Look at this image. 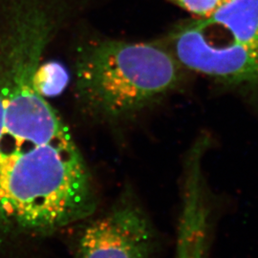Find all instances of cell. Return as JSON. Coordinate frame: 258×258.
<instances>
[{
  "mask_svg": "<svg viewBox=\"0 0 258 258\" xmlns=\"http://www.w3.org/2000/svg\"><path fill=\"white\" fill-rule=\"evenodd\" d=\"M96 206L90 171L55 111H4L0 87V232L47 235Z\"/></svg>",
  "mask_w": 258,
  "mask_h": 258,
  "instance_id": "6da1fadb",
  "label": "cell"
},
{
  "mask_svg": "<svg viewBox=\"0 0 258 258\" xmlns=\"http://www.w3.org/2000/svg\"><path fill=\"white\" fill-rule=\"evenodd\" d=\"M182 65L157 43L102 40L81 51L76 93L86 110L117 120L147 108L174 90Z\"/></svg>",
  "mask_w": 258,
  "mask_h": 258,
  "instance_id": "7a4b0ae2",
  "label": "cell"
},
{
  "mask_svg": "<svg viewBox=\"0 0 258 258\" xmlns=\"http://www.w3.org/2000/svg\"><path fill=\"white\" fill-rule=\"evenodd\" d=\"M155 232L132 197L122 198L81 231L77 258H153Z\"/></svg>",
  "mask_w": 258,
  "mask_h": 258,
  "instance_id": "3957f363",
  "label": "cell"
},
{
  "mask_svg": "<svg viewBox=\"0 0 258 258\" xmlns=\"http://www.w3.org/2000/svg\"><path fill=\"white\" fill-rule=\"evenodd\" d=\"M228 41L227 69L236 88H258V0H231L204 19Z\"/></svg>",
  "mask_w": 258,
  "mask_h": 258,
  "instance_id": "277c9868",
  "label": "cell"
},
{
  "mask_svg": "<svg viewBox=\"0 0 258 258\" xmlns=\"http://www.w3.org/2000/svg\"><path fill=\"white\" fill-rule=\"evenodd\" d=\"M68 81L61 65L49 63L37 67L34 76V86L43 97L55 96L62 91Z\"/></svg>",
  "mask_w": 258,
  "mask_h": 258,
  "instance_id": "5b68a950",
  "label": "cell"
},
{
  "mask_svg": "<svg viewBox=\"0 0 258 258\" xmlns=\"http://www.w3.org/2000/svg\"><path fill=\"white\" fill-rule=\"evenodd\" d=\"M204 231L189 223L179 224L175 258H202Z\"/></svg>",
  "mask_w": 258,
  "mask_h": 258,
  "instance_id": "8992f818",
  "label": "cell"
},
{
  "mask_svg": "<svg viewBox=\"0 0 258 258\" xmlns=\"http://www.w3.org/2000/svg\"><path fill=\"white\" fill-rule=\"evenodd\" d=\"M191 14L195 19L212 17L231 0H167Z\"/></svg>",
  "mask_w": 258,
  "mask_h": 258,
  "instance_id": "52a82bcc",
  "label": "cell"
}]
</instances>
